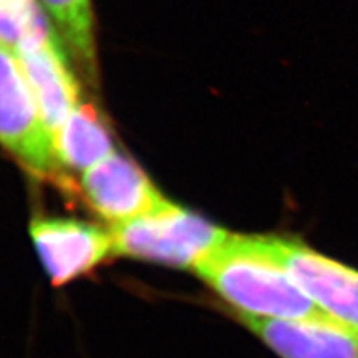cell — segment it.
I'll return each instance as SVG.
<instances>
[{
    "label": "cell",
    "instance_id": "cell-1",
    "mask_svg": "<svg viewBox=\"0 0 358 358\" xmlns=\"http://www.w3.org/2000/svg\"><path fill=\"white\" fill-rule=\"evenodd\" d=\"M194 272L236 308L237 317L274 320L327 315L272 256L266 237L231 234Z\"/></svg>",
    "mask_w": 358,
    "mask_h": 358
},
{
    "label": "cell",
    "instance_id": "cell-2",
    "mask_svg": "<svg viewBox=\"0 0 358 358\" xmlns=\"http://www.w3.org/2000/svg\"><path fill=\"white\" fill-rule=\"evenodd\" d=\"M110 232L115 254L176 268H196L231 237L217 224L171 201Z\"/></svg>",
    "mask_w": 358,
    "mask_h": 358
},
{
    "label": "cell",
    "instance_id": "cell-3",
    "mask_svg": "<svg viewBox=\"0 0 358 358\" xmlns=\"http://www.w3.org/2000/svg\"><path fill=\"white\" fill-rule=\"evenodd\" d=\"M0 146L22 168L45 181L65 185L53 136L15 48L0 40Z\"/></svg>",
    "mask_w": 358,
    "mask_h": 358
},
{
    "label": "cell",
    "instance_id": "cell-4",
    "mask_svg": "<svg viewBox=\"0 0 358 358\" xmlns=\"http://www.w3.org/2000/svg\"><path fill=\"white\" fill-rule=\"evenodd\" d=\"M266 241L277 262L322 312L358 330V271L292 237L267 236Z\"/></svg>",
    "mask_w": 358,
    "mask_h": 358
},
{
    "label": "cell",
    "instance_id": "cell-5",
    "mask_svg": "<svg viewBox=\"0 0 358 358\" xmlns=\"http://www.w3.org/2000/svg\"><path fill=\"white\" fill-rule=\"evenodd\" d=\"M30 236L53 285L90 274L115 254L111 232L77 219L35 217Z\"/></svg>",
    "mask_w": 358,
    "mask_h": 358
},
{
    "label": "cell",
    "instance_id": "cell-6",
    "mask_svg": "<svg viewBox=\"0 0 358 358\" xmlns=\"http://www.w3.org/2000/svg\"><path fill=\"white\" fill-rule=\"evenodd\" d=\"M80 192L111 226L146 216L168 203L145 171L116 151L83 173Z\"/></svg>",
    "mask_w": 358,
    "mask_h": 358
},
{
    "label": "cell",
    "instance_id": "cell-7",
    "mask_svg": "<svg viewBox=\"0 0 358 358\" xmlns=\"http://www.w3.org/2000/svg\"><path fill=\"white\" fill-rule=\"evenodd\" d=\"M237 319L280 358H358V330L329 315L313 319Z\"/></svg>",
    "mask_w": 358,
    "mask_h": 358
},
{
    "label": "cell",
    "instance_id": "cell-8",
    "mask_svg": "<svg viewBox=\"0 0 358 358\" xmlns=\"http://www.w3.org/2000/svg\"><path fill=\"white\" fill-rule=\"evenodd\" d=\"M52 136L80 105L77 78L66 64V53L55 32L17 48Z\"/></svg>",
    "mask_w": 358,
    "mask_h": 358
},
{
    "label": "cell",
    "instance_id": "cell-9",
    "mask_svg": "<svg viewBox=\"0 0 358 358\" xmlns=\"http://www.w3.org/2000/svg\"><path fill=\"white\" fill-rule=\"evenodd\" d=\"M57 158L62 166L85 173L115 153L106 122L93 105H80L53 134Z\"/></svg>",
    "mask_w": 358,
    "mask_h": 358
},
{
    "label": "cell",
    "instance_id": "cell-10",
    "mask_svg": "<svg viewBox=\"0 0 358 358\" xmlns=\"http://www.w3.org/2000/svg\"><path fill=\"white\" fill-rule=\"evenodd\" d=\"M90 78L96 75V48L90 0H40Z\"/></svg>",
    "mask_w": 358,
    "mask_h": 358
},
{
    "label": "cell",
    "instance_id": "cell-11",
    "mask_svg": "<svg viewBox=\"0 0 358 358\" xmlns=\"http://www.w3.org/2000/svg\"><path fill=\"white\" fill-rule=\"evenodd\" d=\"M52 32L35 0H0V40L15 50Z\"/></svg>",
    "mask_w": 358,
    "mask_h": 358
}]
</instances>
